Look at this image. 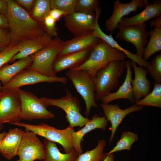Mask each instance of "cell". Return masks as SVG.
<instances>
[{"instance_id": "1", "label": "cell", "mask_w": 161, "mask_h": 161, "mask_svg": "<svg viewBox=\"0 0 161 161\" xmlns=\"http://www.w3.org/2000/svg\"><path fill=\"white\" fill-rule=\"evenodd\" d=\"M5 16L13 44H17L38 37L47 32L44 25L32 18L24 9L13 0H8Z\"/></svg>"}, {"instance_id": "2", "label": "cell", "mask_w": 161, "mask_h": 161, "mask_svg": "<svg viewBox=\"0 0 161 161\" xmlns=\"http://www.w3.org/2000/svg\"><path fill=\"white\" fill-rule=\"evenodd\" d=\"M126 62L125 60L113 61L96 72L93 77L96 101L120 86L119 78L126 68Z\"/></svg>"}, {"instance_id": "3", "label": "cell", "mask_w": 161, "mask_h": 161, "mask_svg": "<svg viewBox=\"0 0 161 161\" xmlns=\"http://www.w3.org/2000/svg\"><path fill=\"white\" fill-rule=\"evenodd\" d=\"M125 54L111 47L102 40L91 51L88 57L81 65L73 70L88 71L94 76L96 72L115 60H124Z\"/></svg>"}, {"instance_id": "4", "label": "cell", "mask_w": 161, "mask_h": 161, "mask_svg": "<svg viewBox=\"0 0 161 161\" xmlns=\"http://www.w3.org/2000/svg\"><path fill=\"white\" fill-rule=\"evenodd\" d=\"M11 124L23 127L25 130L59 144L63 147L65 153H69L74 148L72 134L75 130L69 126L64 129H59L43 123L38 125H32L20 122Z\"/></svg>"}, {"instance_id": "5", "label": "cell", "mask_w": 161, "mask_h": 161, "mask_svg": "<svg viewBox=\"0 0 161 161\" xmlns=\"http://www.w3.org/2000/svg\"><path fill=\"white\" fill-rule=\"evenodd\" d=\"M66 91L65 95L59 99L41 97L40 99L47 107L55 106L63 110L66 113V118L70 127H82L91 119L85 117L81 114L80 112L81 107L79 100L76 97L73 96L67 89H66Z\"/></svg>"}, {"instance_id": "6", "label": "cell", "mask_w": 161, "mask_h": 161, "mask_svg": "<svg viewBox=\"0 0 161 161\" xmlns=\"http://www.w3.org/2000/svg\"><path fill=\"white\" fill-rule=\"evenodd\" d=\"M66 75L84 100L86 107L84 115L88 117L91 107H97L93 75L87 70L71 69L67 71Z\"/></svg>"}, {"instance_id": "7", "label": "cell", "mask_w": 161, "mask_h": 161, "mask_svg": "<svg viewBox=\"0 0 161 161\" xmlns=\"http://www.w3.org/2000/svg\"><path fill=\"white\" fill-rule=\"evenodd\" d=\"M64 42L57 37L53 39L47 46L32 55V64L27 69L35 70L47 76H56L53 70V64Z\"/></svg>"}, {"instance_id": "8", "label": "cell", "mask_w": 161, "mask_h": 161, "mask_svg": "<svg viewBox=\"0 0 161 161\" xmlns=\"http://www.w3.org/2000/svg\"><path fill=\"white\" fill-rule=\"evenodd\" d=\"M21 102V114L22 119L34 120L52 119L54 114L48 111L40 98L32 92L21 89H17Z\"/></svg>"}, {"instance_id": "9", "label": "cell", "mask_w": 161, "mask_h": 161, "mask_svg": "<svg viewBox=\"0 0 161 161\" xmlns=\"http://www.w3.org/2000/svg\"><path fill=\"white\" fill-rule=\"evenodd\" d=\"M21 102L17 89L2 90L0 93V130L5 123L20 122Z\"/></svg>"}, {"instance_id": "10", "label": "cell", "mask_w": 161, "mask_h": 161, "mask_svg": "<svg viewBox=\"0 0 161 161\" xmlns=\"http://www.w3.org/2000/svg\"><path fill=\"white\" fill-rule=\"evenodd\" d=\"M38 135L30 131L24 130L17 155L16 161L43 160L45 157L44 144Z\"/></svg>"}, {"instance_id": "11", "label": "cell", "mask_w": 161, "mask_h": 161, "mask_svg": "<svg viewBox=\"0 0 161 161\" xmlns=\"http://www.w3.org/2000/svg\"><path fill=\"white\" fill-rule=\"evenodd\" d=\"M117 27L119 30L116 34V38L133 44L136 49V54L143 58L149 37V32L146 30V23Z\"/></svg>"}, {"instance_id": "12", "label": "cell", "mask_w": 161, "mask_h": 161, "mask_svg": "<svg viewBox=\"0 0 161 161\" xmlns=\"http://www.w3.org/2000/svg\"><path fill=\"white\" fill-rule=\"evenodd\" d=\"M67 80V78L66 77L47 76L35 70L27 69L22 70L6 85L2 86V90L18 89L22 86L42 82L49 83L58 82L65 84Z\"/></svg>"}, {"instance_id": "13", "label": "cell", "mask_w": 161, "mask_h": 161, "mask_svg": "<svg viewBox=\"0 0 161 161\" xmlns=\"http://www.w3.org/2000/svg\"><path fill=\"white\" fill-rule=\"evenodd\" d=\"M63 17L66 27L75 36L93 31L95 21V13L74 12Z\"/></svg>"}, {"instance_id": "14", "label": "cell", "mask_w": 161, "mask_h": 161, "mask_svg": "<svg viewBox=\"0 0 161 161\" xmlns=\"http://www.w3.org/2000/svg\"><path fill=\"white\" fill-rule=\"evenodd\" d=\"M148 3V0H131L129 3H123L120 0L114 1V9L111 16L106 21L105 26L107 30L112 32L117 27L123 17L132 12L135 13L137 8L145 7Z\"/></svg>"}, {"instance_id": "15", "label": "cell", "mask_w": 161, "mask_h": 161, "mask_svg": "<svg viewBox=\"0 0 161 161\" xmlns=\"http://www.w3.org/2000/svg\"><path fill=\"white\" fill-rule=\"evenodd\" d=\"M101 106L104 117L111 123V126L109 129L111 131V134L109 143L113 141L116 130L125 117L131 113L142 110L144 108L143 106L135 104L123 109H121L118 104L102 103Z\"/></svg>"}, {"instance_id": "16", "label": "cell", "mask_w": 161, "mask_h": 161, "mask_svg": "<svg viewBox=\"0 0 161 161\" xmlns=\"http://www.w3.org/2000/svg\"><path fill=\"white\" fill-rule=\"evenodd\" d=\"M100 39L95 36L93 31L78 36L65 41L58 54L63 55L86 49H92L99 42Z\"/></svg>"}, {"instance_id": "17", "label": "cell", "mask_w": 161, "mask_h": 161, "mask_svg": "<svg viewBox=\"0 0 161 161\" xmlns=\"http://www.w3.org/2000/svg\"><path fill=\"white\" fill-rule=\"evenodd\" d=\"M52 36L47 32L38 37L27 40L17 44L19 52L11 59L13 62L30 56L46 47L52 41Z\"/></svg>"}, {"instance_id": "18", "label": "cell", "mask_w": 161, "mask_h": 161, "mask_svg": "<svg viewBox=\"0 0 161 161\" xmlns=\"http://www.w3.org/2000/svg\"><path fill=\"white\" fill-rule=\"evenodd\" d=\"M92 49H86L63 55H57L52 66L54 73L55 74L65 69H72L80 66L86 60Z\"/></svg>"}, {"instance_id": "19", "label": "cell", "mask_w": 161, "mask_h": 161, "mask_svg": "<svg viewBox=\"0 0 161 161\" xmlns=\"http://www.w3.org/2000/svg\"><path fill=\"white\" fill-rule=\"evenodd\" d=\"M130 63L134 72V78L131 83L133 97L136 101L145 97L151 92V83L147 78L148 72L145 68L137 66L136 64L132 61Z\"/></svg>"}, {"instance_id": "20", "label": "cell", "mask_w": 161, "mask_h": 161, "mask_svg": "<svg viewBox=\"0 0 161 161\" xmlns=\"http://www.w3.org/2000/svg\"><path fill=\"white\" fill-rule=\"evenodd\" d=\"M126 61V74L124 82L117 91L110 92L101 98L100 100L102 103L108 104L113 100L121 99H128L132 103H135L131 83L132 71L131 69L130 61L128 60Z\"/></svg>"}, {"instance_id": "21", "label": "cell", "mask_w": 161, "mask_h": 161, "mask_svg": "<svg viewBox=\"0 0 161 161\" xmlns=\"http://www.w3.org/2000/svg\"><path fill=\"white\" fill-rule=\"evenodd\" d=\"M24 131L18 128L10 129L0 144V153L7 160L17 155Z\"/></svg>"}, {"instance_id": "22", "label": "cell", "mask_w": 161, "mask_h": 161, "mask_svg": "<svg viewBox=\"0 0 161 161\" xmlns=\"http://www.w3.org/2000/svg\"><path fill=\"white\" fill-rule=\"evenodd\" d=\"M99 17L97 15L95 17V21L93 32L94 35L100 39L102 40L108 44L111 47L116 49L124 53L127 58L130 59L139 65L140 67L144 66L146 68L150 65V63L145 61L142 58L136 54H133L120 46L114 39L112 34L107 35L101 30L98 24V20Z\"/></svg>"}, {"instance_id": "23", "label": "cell", "mask_w": 161, "mask_h": 161, "mask_svg": "<svg viewBox=\"0 0 161 161\" xmlns=\"http://www.w3.org/2000/svg\"><path fill=\"white\" fill-rule=\"evenodd\" d=\"M108 121L104 117L94 114L90 120L80 130L74 131L72 134L73 142V147L78 154L82 153L81 141L84 136L87 133L96 129H101L105 131Z\"/></svg>"}, {"instance_id": "24", "label": "cell", "mask_w": 161, "mask_h": 161, "mask_svg": "<svg viewBox=\"0 0 161 161\" xmlns=\"http://www.w3.org/2000/svg\"><path fill=\"white\" fill-rule=\"evenodd\" d=\"M145 9L137 14L129 18H123L118 26L140 25L154 17L161 16V0L154 1L153 4L148 3Z\"/></svg>"}, {"instance_id": "25", "label": "cell", "mask_w": 161, "mask_h": 161, "mask_svg": "<svg viewBox=\"0 0 161 161\" xmlns=\"http://www.w3.org/2000/svg\"><path fill=\"white\" fill-rule=\"evenodd\" d=\"M32 61L29 56L18 60L11 64H5L0 68V81L2 86L8 83L16 75L31 66Z\"/></svg>"}, {"instance_id": "26", "label": "cell", "mask_w": 161, "mask_h": 161, "mask_svg": "<svg viewBox=\"0 0 161 161\" xmlns=\"http://www.w3.org/2000/svg\"><path fill=\"white\" fill-rule=\"evenodd\" d=\"M43 144L45 157L42 161H76L79 155L74 148L69 153H61L55 143L44 138Z\"/></svg>"}, {"instance_id": "27", "label": "cell", "mask_w": 161, "mask_h": 161, "mask_svg": "<svg viewBox=\"0 0 161 161\" xmlns=\"http://www.w3.org/2000/svg\"><path fill=\"white\" fill-rule=\"evenodd\" d=\"M150 38L145 48L143 59L146 61L150 57L161 50V28L155 27L149 32Z\"/></svg>"}, {"instance_id": "28", "label": "cell", "mask_w": 161, "mask_h": 161, "mask_svg": "<svg viewBox=\"0 0 161 161\" xmlns=\"http://www.w3.org/2000/svg\"><path fill=\"white\" fill-rule=\"evenodd\" d=\"M106 144L104 139L98 140L96 147L79 154L76 161H103L106 156L104 152Z\"/></svg>"}, {"instance_id": "29", "label": "cell", "mask_w": 161, "mask_h": 161, "mask_svg": "<svg viewBox=\"0 0 161 161\" xmlns=\"http://www.w3.org/2000/svg\"><path fill=\"white\" fill-rule=\"evenodd\" d=\"M139 138L138 135L130 131H124L121 134L120 140L116 143V145L106 155L113 154L116 152L123 150L131 151L133 143Z\"/></svg>"}, {"instance_id": "30", "label": "cell", "mask_w": 161, "mask_h": 161, "mask_svg": "<svg viewBox=\"0 0 161 161\" xmlns=\"http://www.w3.org/2000/svg\"><path fill=\"white\" fill-rule=\"evenodd\" d=\"M151 92L142 99L136 101L135 104L144 106H148L161 108V84L154 83Z\"/></svg>"}, {"instance_id": "31", "label": "cell", "mask_w": 161, "mask_h": 161, "mask_svg": "<svg viewBox=\"0 0 161 161\" xmlns=\"http://www.w3.org/2000/svg\"><path fill=\"white\" fill-rule=\"evenodd\" d=\"M50 0H36L32 12V15L38 21L43 24L45 18L49 15L51 10Z\"/></svg>"}, {"instance_id": "32", "label": "cell", "mask_w": 161, "mask_h": 161, "mask_svg": "<svg viewBox=\"0 0 161 161\" xmlns=\"http://www.w3.org/2000/svg\"><path fill=\"white\" fill-rule=\"evenodd\" d=\"M147 72L151 76L154 83H161V54H157L146 68Z\"/></svg>"}, {"instance_id": "33", "label": "cell", "mask_w": 161, "mask_h": 161, "mask_svg": "<svg viewBox=\"0 0 161 161\" xmlns=\"http://www.w3.org/2000/svg\"><path fill=\"white\" fill-rule=\"evenodd\" d=\"M76 0H51L50 2L51 9H57L61 10L65 16L75 12Z\"/></svg>"}, {"instance_id": "34", "label": "cell", "mask_w": 161, "mask_h": 161, "mask_svg": "<svg viewBox=\"0 0 161 161\" xmlns=\"http://www.w3.org/2000/svg\"><path fill=\"white\" fill-rule=\"evenodd\" d=\"M99 5L97 0H76L75 12L93 13Z\"/></svg>"}, {"instance_id": "35", "label": "cell", "mask_w": 161, "mask_h": 161, "mask_svg": "<svg viewBox=\"0 0 161 161\" xmlns=\"http://www.w3.org/2000/svg\"><path fill=\"white\" fill-rule=\"evenodd\" d=\"M19 51L17 44L12 43L0 52V68L10 61L12 58Z\"/></svg>"}, {"instance_id": "36", "label": "cell", "mask_w": 161, "mask_h": 161, "mask_svg": "<svg viewBox=\"0 0 161 161\" xmlns=\"http://www.w3.org/2000/svg\"><path fill=\"white\" fill-rule=\"evenodd\" d=\"M56 21L49 15L45 18L43 24L47 32L52 37L57 36L58 34L55 27Z\"/></svg>"}, {"instance_id": "37", "label": "cell", "mask_w": 161, "mask_h": 161, "mask_svg": "<svg viewBox=\"0 0 161 161\" xmlns=\"http://www.w3.org/2000/svg\"><path fill=\"white\" fill-rule=\"evenodd\" d=\"M11 43L10 32L0 29V52L5 49Z\"/></svg>"}, {"instance_id": "38", "label": "cell", "mask_w": 161, "mask_h": 161, "mask_svg": "<svg viewBox=\"0 0 161 161\" xmlns=\"http://www.w3.org/2000/svg\"><path fill=\"white\" fill-rule=\"evenodd\" d=\"M49 15L56 21H59L62 17L65 16V14L61 10L54 9H51Z\"/></svg>"}, {"instance_id": "39", "label": "cell", "mask_w": 161, "mask_h": 161, "mask_svg": "<svg viewBox=\"0 0 161 161\" xmlns=\"http://www.w3.org/2000/svg\"><path fill=\"white\" fill-rule=\"evenodd\" d=\"M19 6H21L28 10H30L34 2L33 0H16L15 1Z\"/></svg>"}, {"instance_id": "40", "label": "cell", "mask_w": 161, "mask_h": 161, "mask_svg": "<svg viewBox=\"0 0 161 161\" xmlns=\"http://www.w3.org/2000/svg\"><path fill=\"white\" fill-rule=\"evenodd\" d=\"M8 7V0H0V14L5 15Z\"/></svg>"}, {"instance_id": "41", "label": "cell", "mask_w": 161, "mask_h": 161, "mask_svg": "<svg viewBox=\"0 0 161 161\" xmlns=\"http://www.w3.org/2000/svg\"><path fill=\"white\" fill-rule=\"evenodd\" d=\"M8 28V21L5 15L0 14V29L5 30Z\"/></svg>"}, {"instance_id": "42", "label": "cell", "mask_w": 161, "mask_h": 161, "mask_svg": "<svg viewBox=\"0 0 161 161\" xmlns=\"http://www.w3.org/2000/svg\"><path fill=\"white\" fill-rule=\"evenodd\" d=\"M150 26L161 28V16H159L155 19L152 20L150 23Z\"/></svg>"}, {"instance_id": "43", "label": "cell", "mask_w": 161, "mask_h": 161, "mask_svg": "<svg viewBox=\"0 0 161 161\" xmlns=\"http://www.w3.org/2000/svg\"><path fill=\"white\" fill-rule=\"evenodd\" d=\"M114 156L113 154H110L106 155V158L103 161H114Z\"/></svg>"}, {"instance_id": "44", "label": "cell", "mask_w": 161, "mask_h": 161, "mask_svg": "<svg viewBox=\"0 0 161 161\" xmlns=\"http://www.w3.org/2000/svg\"><path fill=\"white\" fill-rule=\"evenodd\" d=\"M7 132L5 131H4L2 133H0V144L3 139L6 136Z\"/></svg>"}, {"instance_id": "45", "label": "cell", "mask_w": 161, "mask_h": 161, "mask_svg": "<svg viewBox=\"0 0 161 161\" xmlns=\"http://www.w3.org/2000/svg\"><path fill=\"white\" fill-rule=\"evenodd\" d=\"M2 86L1 85V82L0 81V93L2 91Z\"/></svg>"}]
</instances>
